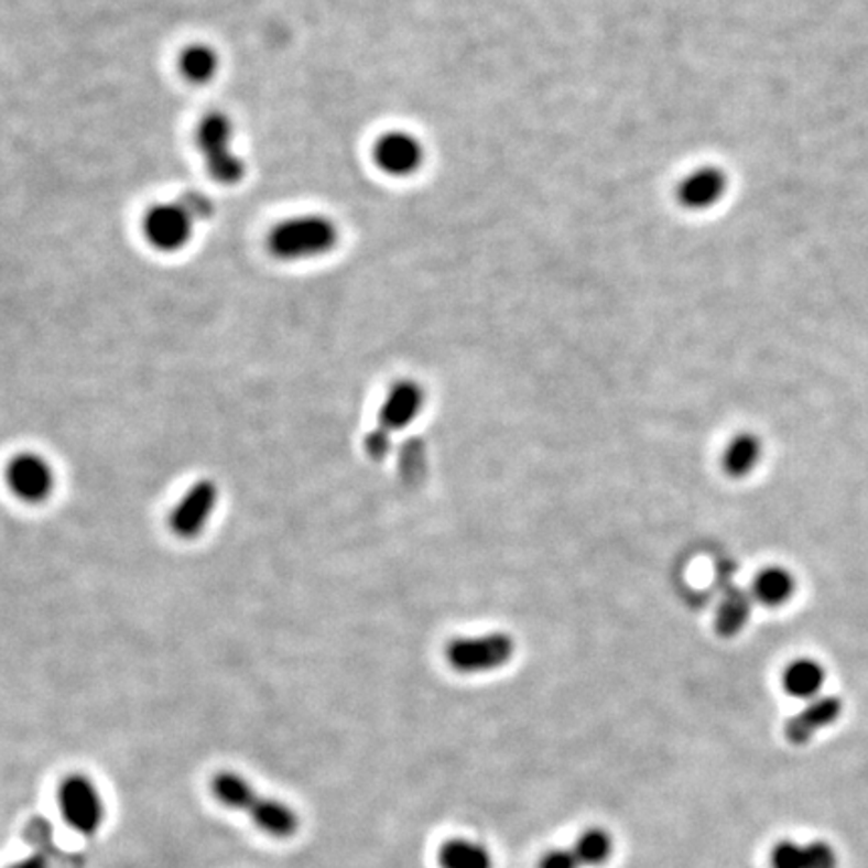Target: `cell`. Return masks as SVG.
Segmentation results:
<instances>
[{"label": "cell", "mask_w": 868, "mask_h": 868, "mask_svg": "<svg viewBox=\"0 0 868 868\" xmlns=\"http://www.w3.org/2000/svg\"><path fill=\"white\" fill-rule=\"evenodd\" d=\"M372 158L378 170L390 177H411L423 167L424 148L411 133L392 131L378 139Z\"/></svg>", "instance_id": "9c48e42d"}, {"label": "cell", "mask_w": 868, "mask_h": 868, "mask_svg": "<svg viewBox=\"0 0 868 868\" xmlns=\"http://www.w3.org/2000/svg\"><path fill=\"white\" fill-rule=\"evenodd\" d=\"M843 712V702L838 697L824 696L814 699L806 708L799 712L786 724V738L792 744H806L812 736L826 726H831Z\"/></svg>", "instance_id": "7c38bea8"}, {"label": "cell", "mask_w": 868, "mask_h": 868, "mask_svg": "<svg viewBox=\"0 0 868 868\" xmlns=\"http://www.w3.org/2000/svg\"><path fill=\"white\" fill-rule=\"evenodd\" d=\"M514 641L507 633H485L448 641L445 658L458 674H487L511 662Z\"/></svg>", "instance_id": "277c9868"}, {"label": "cell", "mask_w": 868, "mask_h": 868, "mask_svg": "<svg viewBox=\"0 0 868 868\" xmlns=\"http://www.w3.org/2000/svg\"><path fill=\"white\" fill-rule=\"evenodd\" d=\"M424 389L414 380H399L390 387L378 411V426L392 434L411 426L424 409Z\"/></svg>", "instance_id": "30bf717a"}, {"label": "cell", "mask_w": 868, "mask_h": 868, "mask_svg": "<svg viewBox=\"0 0 868 868\" xmlns=\"http://www.w3.org/2000/svg\"><path fill=\"white\" fill-rule=\"evenodd\" d=\"M772 868H836V855L824 843H780L772 853Z\"/></svg>", "instance_id": "4fadbf2b"}, {"label": "cell", "mask_w": 868, "mask_h": 868, "mask_svg": "<svg viewBox=\"0 0 868 868\" xmlns=\"http://www.w3.org/2000/svg\"><path fill=\"white\" fill-rule=\"evenodd\" d=\"M573 853L582 867H599L614 853L611 836L601 828H589L577 838L573 845Z\"/></svg>", "instance_id": "ffe728a7"}, {"label": "cell", "mask_w": 868, "mask_h": 868, "mask_svg": "<svg viewBox=\"0 0 868 868\" xmlns=\"http://www.w3.org/2000/svg\"><path fill=\"white\" fill-rule=\"evenodd\" d=\"M219 504V487L214 479H199L192 482L167 517L170 531L177 539H197L211 523Z\"/></svg>", "instance_id": "ba28073f"}, {"label": "cell", "mask_w": 868, "mask_h": 868, "mask_svg": "<svg viewBox=\"0 0 868 868\" xmlns=\"http://www.w3.org/2000/svg\"><path fill=\"white\" fill-rule=\"evenodd\" d=\"M782 684L790 696L812 697L824 684V668L814 660L800 658L790 663L782 674Z\"/></svg>", "instance_id": "9a60e30c"}, {"label": "cell", "mask_w": 868, "mask_h": 868, "mask_svg": "<svg viewBox=\"0 0 868 868\" xmlns=\"http://www.w3.org/2000/svg\"><path fill=\"white\" fill-rule=\"evenodd\" d=\"M390 436L392 434L377 426L372 433H368V436H366V453L370 457L377 458V460L387 457L390 451Z\"/></svg>", "instance_id": "7402d4cb"}, {"label": "cell", "mask_w": 868, "mask_h": 868, "mask_svg": "<svg viewBox=\"0 0 868 868\" xmlns=\"http://www.w3.org/2000/svg\"><path fill=\"white\" fill-rule=\"evenodd\" d=\"M750 595L740 589H731L724 595V599L716 611V631L724 638H731L742 631L748 617H750Z\"/></svg>", "instance_id": "ac0fdd59"}, {"label": "cell", "mask_w": 868, "mask_h": 868, "mask_svg": "<svg viewBox=\"0 0 868 868\" xmlns=\"http://www.w3.org/2000/svg\"><path fill=\"white\" fill-rule=\"evenodd\" d=\"M180 70L194 85L211 83L219 70V57L214 46L189 45L180 55Z\"/></svg>", "instance_id": "e0dca14e"}, {"label": "cell", "mask_w": 868, "mask_h": 868, "mask_svg": "<svg viewBox=\"0 0 868 868\" xmlns=\"http://www.w3.org/2000/svg\"><path fill=\"white\" fill-rule=\"evenodd\" d=\"M197 221L194 209L182 197L180 202L151 207L143 217V236L160 252H182L194 238Z\"/></svg>", "instance_id": "8992f818"}, {"label": "cell", "mask_w": 868, "mask_h": 868, "mask_svg": "<svg viewBox=\"0 0 868 868\" xmlns=\"http://www.w3.org/2000/svg\"><path fill=\"white\" fill-rule=\"evenodd\" d=\"M4 482L17 501L43 504L57 491V470L48 458L26 451L7 463Z\"/></svg>", "instance_id": "5b68a950"}, {"label": "cell", "mask_w": 868, "mask_h": 868, "mask_svg": "<svg viewBox=\"0 0 868 868\" xmlns=\"http://www.w3.org/2000/svg\"><path fill=\"white\" fill-rule=\"evenodd\" d=\"M441 865L443 868H492V857L479 843L455 838L443 846Z\"/></svg>", "instance_id": "d6986e66"}, {"label": "cell", "mask_w": 868, "mask_h": 868, "mask_svg": "<svg viewBox=\"0 0 868 868\" xmlns=\"http://www.w3.org/2000/svg\"><path fill=\"white\" fill-rule=\"evenodd\" d=\"M58 809L63 821L83 836L99 833L104 824L105 804L101 792L91 778L85 774H70L61 782Z\"/></svg>", "instance_id": "52a82bcc"}, {"label": "cell", "mask_w": 868, "mask_h": 868, "mask_svg": "<svg viewBox=\"0 0 868 868\" xmlns=\"http://www.w3.org/2000/svg\"><path fill=\"white\" fill-rule=\"evenodd\" d=\"M760 457H762L760 438L752 433H742L734 436L730 445L726 446L721 465L730 477L738 479V477H746L748 473H752Z\"/></svg>", "instance_id": "5bb4252c"}, {"label": "cell", "mask_w": 868, "mask_h": 868, "mask_svg": "<svg viewBox=\"0 0 868 868\" xmlns=\"http://www.w3.org/2000/svg\"><path fill=\"white\" fill-rule=\"evenodd\" d=\"M9 868H51L48 860L43 855H31V857L23 858L19 862H14Z\"/></svg>", "instance_id": "603a6c76"}, {"label": "cell", "mask_w": 868, "mask_h": 868, "mask_svg": "<svg viewBox=\"0 0 868 868\" xmlns=\"http://www.w3.org/2000/svg\"><path fill=\"white\" fill-rule=\"evenodd\" d=\"M340 240V231L330 217L318 214L287 217L268 236L270 253L282 262H306L330 253Z\"/></svg>", "instance_id": "7a4b0ae2"}, {"label": "cell", "mask_w": 868, "mask_h": 868, "mask_svg": "<svg viewBox=\"0 0 868 868\" xmlns=\"http://www.w3.org/2000/svg\"><path fill=\"white\" fill-rule=\"evenodd\" d=\"M195 143L214 182L236 185L246 177V161L234 149L236 131L228 115L207 113L197 126Z\"/></svg>", "instance_id": "3957f363"}, {"label": "cell", "mask_w": 868, "mask_h": 868, "mask_svg": "<svg viewBox=\"0 0 868 868\" xmlns=\"http://www.w3.org/2000/svg\"><path fill=\"white\" fill-rule=\"evenodd\" d=\"M211 792L224 806L246 812L260 831L274 838H290L296 834L300 826L296 811L282 800L262 796L240 774L219 772L211 780Z\"/></svg>", "instance_id": "6da1fadb"}, {"label": "cell", "mask_w": 868, "mask_h": 868, "mask_svg": "<svg viewBox=\"0 0 868 868\" xmlns=\"http://www.w3.org/2000/svg\"><path fill=\"white\" fill-rule=\"evenodd\" d=\"M728 192V175L720 167L706 165L687 173L677 185V199L692 211H706L720 204Z\"/></svg>", "instance_id": "8fae6325"}, {"label": "cell", "mask_w": 868, "mask_h": 868, "mask_svg": "<svg viewBox=\"0 0 868 868\" xmlns=\"http://www.w3.org/2000/svg\"><path fill=\"white\" fill-rule=\"evenodd\" d=\"M796 589L792 573L782 567H768L755 579V597L762 606L778 607L786 604Z\"/></svg>", "instance_id": "2e32d148"}, {"label": "cell", "mask_w": 868, "mask_h": 868, "mask_svg": "<svg viewBox=\"0 0 868 868\" xmlns=\"http://www.w3.org/2000/svg\"><path fill=\"white\" fill-rule=\"evenodd\" d=\"M539 868H582L572 848H555L541 858Z\"/></svg>", "instance_id": "44dd1931"}]
</instances>
